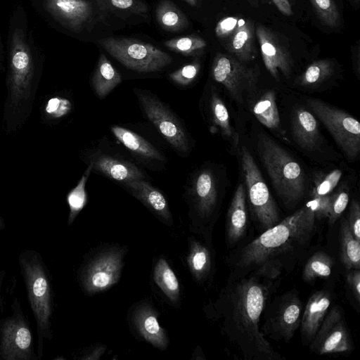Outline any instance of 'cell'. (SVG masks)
I'll return each mask as SVG.
<instances>
[{
    "label": "cell",
    "mask_w": 360,
    "mask_h": 360,
    "mask_svg": "<svg viewBox=\"0 0 360 360\" xmlns=\"http://www.w3.org/2000/svg\"><path fill=\"white\" fill-rule=\"evenodd\" d=\"M266 280L252 273L231 272L217 300L205 309L219 323L221 333L245 360L282 359L260 331L271 288Z\"/></svg>",
    "instance_id": "obj_1"
},
{
    "label": "cell",
    "mask_w": 360,
    "mask_h": 360,
    "mask_svg": "<svg viewBox=\"0 0 360 360\" xmlns=\"http://www.w3.org/2000/svg\"><path fill=\"white\" fill-rule=\"evenodd\" d=\"M314 212L306 205L264 231L229 259L232 272L252 273L271 281L293 268L316 231Z\"/></svg>",
    "instance_id": "obj_2"
},
{
    "label": "cell",
    "mask_w": 360,
    "mask_h": 360,
    "mask_svg": "<svg viewBox=\"0 0 360 360\" xmlns=\"http://www.w3.org/2000/svg\"><path fill=\"white\" fill-rule=\"evenodd\" d=\"M18 264L29 304L36 321L37 355L40 359L44 354V341L53 338V297L51 275L42 256L34 250L21 251Z\"/></svg>",
    "instance_id": "obj_3"
},
{
    "label": "cell",
    "mask_w": 360,
    "mask_h": 360,
    "mask_svg": "<svg viewBox=\"0 0 360 360\" xmlns=\"http://www.w3.org/2000/svg\"><path fill=\"white\" fill-rule=\"evenodd\" d=\"M45 7L64 27L92 42L127 27L97 0H45Z\"/></svg>",
    "instance_id": "obj_4"
},
{
    "label": "cell",
    "mask_w": 360,
    "mask_h": 360,
    "mask_svg": "<svg viewBox=\"0 0 360 360\" xmlns=\"http://www.w3.org/2000/svg\"><path fill=\"white\" fill-rule=\"evenodd\" d=\"M258 149L278 196L286 207H295L305 191V176L300 165L265 134L259 137Z\"/></svg>",
    "instance_id": "obj_5"
},
{
    "label": "cell",
    "mask_w": 360,
    "mask_h": 360,
    "mask_svg": "<svg viewBox=\"0 0 360 360\" xmlns=\"http://www.w3.org/2000/svg\"><path fill=\"white\" fill-rule=\"evenodd\" d=\"M127 247L104 245L90 252L77 271L78 283L87 295L105 291L120 279Z\"/></svg>",
    "instance_id": "obj_6"
},
{
    "label": "cell",
    "mask_w": 360,
    "mask_h": 360,
    "mask_svg": "<svg viewBox=\"0 0 360 360\" xmlns=\"http://www.w3.org/2000/svg\"><path fill=\"white\" fill-rule=\"evenodd\" d=\"M189 229L212 243V231L218 217L219 194L216 179L209 169L195 174L186 192Z\"/></svg>",
    "instance_id": "obj_7"
},
{
    "label": "cell",
    "mask_w": 360,
    "mask_h": 360,
    "mask_svg": "<svg viewBox=\"0 0 360 360\" xmlns=\"http://www.w3.org/2000/svg\"><path fill=\"white\" fill-rule=\"evenodd\" d=\"M127 68L139 72H154L173 62L170 54L139 39L110 35L95 42Z\"/></svg>",
    "instance_id": "obj_8"
},
{
    "label": "cell",
    "mask_w": 360,
    "mask_h": 360,
    "mask_svg": "<svg viewBox=\"0 0 360 360\" xmlns=\"http://www.w3.org/2000/svg\"><path fill=\"white\" fill-rule=\"evenodd\" d=\"M302 311L298 292L295 289L287 291L266 304L260 331L265 337L288 342L300 326Z\"/></svg>",
    "instance_id": "obj_9"
},
{
    "label": "cell",
    "mask_w": 360,
    "mask_h": 360,
    "mask_svg": "<svg viewBox=\"0 0 360 360\" xmlns=\"http://www.w3.org/2000/svg\"><path fill=\"white\" fill-rule=\"evenodd\" d=\"M241 166L250 207L259 229L265 231L280 222L276 202L249 150L243 147Z\"/></svg>",
    "instance_id": "obj_10"
},
{
    "label": "cell",
    "mask_w": 360,
    "mask_h": 360,
    "mask_svg": "<svg viewBox=\"0 0 360 360\" xmlns=\"http://www.w3.org/2000/svg\"><path fill=\"white\" fill-rule=\"evenodd\" d=\"M12 314L0 320V356L4 360H38L30 323L15 298Z\"/></svg>",
    "instance_id": "obj_11"
},
{
    "label": "cell",
    "mask_w": 360,
    "mask_h": 360,
    "mask_svg": "<svg viewBox=\"0 0 360 360\" xmlns=\"http://www.w3.org/2000/svg\"><path fill=\"white\" fill-rule=\"evenodd\" d=\"M309 107L328 129L345 156L354 160L360 151V124L346 112L323 101L309 98Z\"/></svg>",
    "instance_id": "obj_12"
},
{
    "label": "cell",
    "mask_w": 360,
    "mask_h": 360,
    "mask_svg": "<svg viewBox=\"0 0 360 360\" xmlns=\"http://www.w3.org/2000/svg\"><path fill=\"white\" fill-rule=\"evenodd\" d=\"M134 91L144 114L159 133L178 153H187L190 149L188 135L176 115L150 91Z\"/></svg>",
    "instance_id": "obj_13"
},
{
    "label": "cell",
    "mask_w": 360,
    "mask_h": 360,
    "mask_svg": "<svg viewBox=\"0 0 360 360\" xmlns=\"http://www.w3.org/2000/svg\"><path fill=\"white\" fill-rule=\"evenodd\" d=\"M212 78L228 90L240 103L244 97L253 93L257 82V73L234 56L217 53L211 68Z\"/></svg>",
    "instance_id": "obj_14"
},
{
    "label": "cell",
    "mask_w": 360,
    "mask_h": 360,
    "mask_svg": "<svg viewBox=\"0 0 360 360\" xmlns=\"http://www.w3.org/2000/svg\"><path fill=\"white\" fill-rule=\"evenodd\" d=\"M310 352L319 355L350 352L352 342L342 309L334 306L328 310L314 338Z\"/></svg>",
    "instance_id": "obj_15"
},
{
    "label": "cell",
    "mask_w": 360,
    "mask_h": 360,
    "mask_svg": "<svg viewBox=\"0 0 360 360\" xmlns=\"http://www.w3.org/2000/svg\"><path fill=\"white\" fill-rule=\"evenodd\" d=\"M10 48L11 89L13 101L18 102L28 96L34 71L32 53L21 30L13 32Z\"/></svg>",
    "instance_id": "obj_16"
},
{
    "label": "cell",
    "mask_w": 360,
    "mask_h": 360,
    "mask_svg": "<svg viewBox=\"0 0 360 360\" xmlns=\"http://www.w3.org/2000/svg\"><path fill=\"white\" fill-rule=\"evenodd\" d=\"M158 312L148 300L134 304L129 311V323L139 338L155 348L165 351L169 344L167 331L161 327Z\"/></svg>",
    "instance_id": "obj_17"
},
{
    "label": "cell",
    "mask_w": 360,
    "mask_h": 360,
    "mask_svg": "<svg viewBox=\"0 0 360 360\" xmlns=\"http://www.w3.org/2000/svg\"><path fill=\"white\" fill-rule=\"evenodd\" d=\"M262 59L266 70L276 79L281 72L288 77L292 70V62L290 54L281 39L271 29L259 25L255 28Z\"/></svg>",
    "instance_id": "obj_18"
},
{
    "label": "cell",
    "mask_w": 360,
    "mask_h": 360,
    "mask_svg": "<svg viewBox=\"0 0 360 360\" xmlns=\"http://www.w3.org/2000/svg\"><path fill=\"white\" fill-rule=\"evenodd\" d=\"M186 264L197 283L205 285L212 281L215 273V253L212 243L191 236Z\"/></svg>",
    "instance_id": "obj_19"
},
{
    "label": "cell",
    "mask_w": 360,
    "mask_h": 360,
    "mask_svg": "<svg viewBox=\"0 0 360 360\" xmlns=\"http://www.w3.org/2000/svg\"><path fill=\"white\" fill-rule=\"evenodd\" d=\"M332 295L326 290H316L309 297L300 322L301 340L309 345L317 333L332 302Z\"/></svg>",
    "instance_id": "obj_20"
},
{
    "label": "cell",
    "mask_w": 360,
    "mask_h": 360,
    "mask_svg": "<svg viewBox=\"0 0 360 360\" xmlns=\"http://www.w3.org/2000/svg\"><path fill=\"white\" fill-rule=\"evenodd\" d=\"M124 187L143 204L161 222L172 227L174 220L164 195L144 179L123 182Z\"/></svg>",
    "instance_id": "obj_21"
},
{
    "label": "cell",
    "mask_w": 360,
    "mask_h": 360,
    "mask_svg": "<svg viewBox=\"0 0 360 360\" xmlns=\"http://www.w3.org/2000/svg\"><path fill=\"white\" fill-rule=\"evenodd\" d=\"M248 226L246 191L240 184L229 205L226 223L225 238L229 248L236 246L244 237Z\"/></svg>",
    "instance_id": "obj_22"
},
{
    "label": "cell",
    "mask_w": 360,
    "mask_h": 360,
    "mask_svg": "<svg viewBox=\"0 0 360 360\" xmlns=\"http://www.w3.org/2000/svg\"><path fill=\"white\" fill-rule=\"evenodd\" d=\"M90 162L92 164V170L122 183L145 179L144 173L134 163L106 154H94Z\"/></svg>",
    "instance_id": "obj_23"
},
{
    "label": "cell",
    "mask_w": 360,
    "mask_h": 360,
    "mask_svg": "<svg viewBox=\"0 0 360 360\" xmlns=\"http://www.w3.org/2000/svg\"><path fill=\"white\" fill-rule=\"evenodd\" d=\"M127 27L151 20L150 8L146 0H97Z\"/></svg>",
    "instance_id": "obj_24"
},
{
    "label": "cell",
    "mask_w": 360,
    "mask_h": 360,
    "mask_svg": "<svg viewBox=\"0 0 360 360\" xmlns=\"http://www.w3.org/2000/svg\"><path fill=\"white\" fill-rule=\"evenodd\" d=\"M255 27L251 20L239 19L235 32L226 41V49L235 58L245 63L257 56L255 44Z\"/></svg>",
    "instance_id": "obj_25"
},
{
    "label": "cell",
    "mask_w": 360,
    "mask_h": 360,
    "mask_svg": "<svg viewBox=\"0 0 360 360\" xmlns=\"http://www.w3.org/2000/svg\"><path fill=\"white\" fill-rule=\"evenodd\" d=\"M291 129L302 148L312 150L316 147L319 140L318 123L310 112L304 108L296 109L292 115Z\"/></svg>",
    "instance_id": "obj_26"
},
{
    "label": "cell",
    "mask_w": 360,
    "mask_h": 360,
    "mask_svg": "<svg viewBox=\"0 0 360 360\" xmlns=\"http://www.w3.org/2000/svg\"><path fill=\"white\" fill-rule=\"evenodd\" d=\"M209 114L216 130L233 148H237L239 143L238 134L231 124L229 113L224 101L214 90H212L210 96Z\"/></svg>",
    "instance_id": "obj_27"
},
{
    "label": "cell",
    "mask_w": 360,
    "mask_h": 360,
    "mask_svg": "<svg viewBox=\"0 0 360 360\" xmlns=\"http://www.w3.org/2000/svg\"><path fill=\"white\" fill-rule=\"evenodd\" d=\"M155 16L160 27L168 32H182L190 26L186 13L172 0H160L155 7Z\"/></svg>",
    "instance_id": "obj_28"
},
{
    "label": "cell",
    "mask_w": 360,
    "mask_h": 360,
    "mask_svg": "<svg viewBox=\"0 0 360 360\" xmlns=\"http://www.w3.org/2000/svg\"><path fill=\"white\" fill-rule=\"evenodd\" d=\"M111 131L115 138L135 155L152 161H165L164 156L150 142L124 127L114 125Z\"/></svg>",
    "instance_id": "obj_29"
},
{
    "label": "cell",
    "mask_w": 360,
    "mask_h": 360,
    "mask_svg": "<svg viewBox=\"0 0 360 360\" xmlns=\"http://www.w3.org/2000/svg\"><path fill=\"white\" fill-rule=\"evenodd\" d=\"M122 82V77L103 53H100L91 79L92 88L100 98H105Z\"/></svg>",
    "instance_id": "obj_30"
},
{
    "label": "cell",
    "mask_w": 360,
    "mask_h": 360,
    "mask_svg": "<svg viewBox=\"0 0 360 360\" xmlns=\"http://www.w3.org/2000/svg\"><path fill=\"white\" fill-rule=\"evenodd\" d=\"M153 278L170 303L177 307L180 302V286L176 274L167 261L160 257L153 268Z\"/></svg>",
    "instance_id": "obj_31"
},
{
    "label": "cell",
    "mask_w": 360,
    "mask_h": 360,
    "mask_svg": "<svg viewBox=\"0 0 360 360\" xmlns=\"http://www.w3.org/2000/svg\"><path fill=\"white\" fill-rule=\"evenodd\" d=\"M340 259L347 270L360 269V240L355 238L347 219L340 226Z\"/></svg>",
    "instance_id": "obj_32"
},
{
    "label": "cell",
    "mask_w": 360,
    "mask_h": 360,
    "mask_svg": "<svg viewBox=\"0 0 360 360\" xmlns=\"http://www.w3.org/2000/svg\"><path fill=\"white\" fill-rule=\"evenodd\" d=\"M252 112L257 120L266 127L274 130L279 128L281 119L276 94L273 90H268L262 94L255 103Z\"/></svg>",
    "instance_id": "obj_33"
},
{
    "label": "cell",
    "mask_w": 360,
    "mask_h": 360,
    "mask_svg": "<svg viewBox=\"0 0 360 360\" xmlns=\"http://www.w3.org/2000/svg\"><path fill=\"white\" fill-rule=\"evenodd\" d=\"M163 45L171 51L184 56H198L204 53L207 46L202 37L194 34L167 39Z\"/></svg>",
    "instance_id": "obj_34"
},
{
    "label": "cell",
    "mask_w": 360,
    "mask_h": 360,
    "mask_svg": "<svg viewBox=\"0 0 360 360\" xmlns=\"http://www.w3.org/2000/svg\"><path fill=\"white\" fill-rule=\"evenodd\" d=\"M333 265V259L328 254L323 251L314 252L304 266L302 279L311 283L318 278H327L330 275Z\"/></svg>",
    "instance_id": "obj_35"
},
{
    "label": "cell",
    "mask_w": 360,
    "mask_h": 360,
    "mask_svg": "<svg viewBox=\"0 0 360 360\" xmlns=\"http://www.w3.org/2000/svg\"><path fill=\"white\" fill-rule=\"evenodd\" d=\"M334 72L332 60L322 59L310 64L297 78V83L303 86H314L330 77Z\"/></svg>",
    "instance_id": "obj_36"
},
{
    "label": "cell",
    "mask_w": 360,
    "mask_h": 360,
    "mask_svg": "<svg viewBox=\"0 0 360 360\" xmlns=\"http://www.w3.org/2000/svg\"><path fill=\"white\" fill-rule=\"evenodd\" d=\"M92 171V164L89 162L77 185L68 193L67 201L70 212L68 224L71 225L79 212L83 209L87 202V195L85 190L86 183Z\"/></svg>",
    "instance_id": "obj_37"
},
{
    "label": "cell",
    "mask_w": 360,
    "mask_h": 360,
    "mask_svg": "<svg viewBox=\"0 0 360 360\" xmlns=\"http://www.w3.org/2000/svg\"><path fill=\"white\" fill-rule=\"evenodd\" d=\"M320 20L330 27L340 25L339 10L333 0H310Z\"/></svg>",
    "instance_id": "obj_38"
},
{
    "label": "cell",
    "mask_w": 360,
    "mask_h": 360,
    "mask_svg": "<svg viewBox=\"0 0 360 360\" xmlns=\"http://www.w3.org/2000/svg\"><path fill=\"white\" fill-rule=\"evenodd\" d=\"M200 63L195 60L169 74V79L174 83L185 86L190 85L198 77L200 70Z\"/></svg>",
    "instance_id": "obj_39"
},
{
    "label": "cell",
    "mask_w": 360,
    "mask_h": 360,
    "mask_svg": "<svg viewBox=\"0 0 360 360\" xmlns=\"http://www.w3.org/2000/svg\"><path fill=\"white\" fill-rule=\"evenodd\" d=\"M342 172L336 169L330 172L321 175L314 181L312 190V196H321L329 195L340 181Z\"/></svg>",
    "instance_id": "obj_40"
},
{
    "label": "cell",
    "mask_w": 360,
    "mask_h": 360,
    "mask_svg": "<svg viewBox=\"0 0 360 360\" xmlns=\"http://www.w3.org/2000/svg\"><path fill=\"white\" fill-rule=\"evenodd\" d=\"M349 195L346 188H340L335 194L330 195V207L328 217V223L333 225L346 209Z\"/></svg>",
    "instance_id": "obj_41"
},
{
    "label": "cell",
    "mask_w": 360,
    "mask_h": 360,
    "mask_svg": "<svg viewBox=\"0 0 360 360\" xmlns=\"http://www.w3.org/2000/svg\"><path fill=\"white\" fill-rule=\"evenodd\" d=\"M314 213L318 220L328 217L330 207V195L312 196L306 203Z\"/></svg>",
    "instance_id": "obj_42"
},
{
    "label": "cell",
    "mask_w": 360,
    "mask_h": 360,
    "mask_svg": "<svg viewBox=\"0 0 360 360\" xmlns=\"http://www.w3.org/2000/svg\"><path fill=\"white\" fill-rule=\"evenodd\" d=\"M71 110L70 102L64 98L53 97L49 100L45 110L53 118H60L68 114Z\"/></svg>",
    "instance_id": "obj_43"
},
{
    "label": "cell",
    "mask_w": 360,
    "mask_h": 360,
    "mask_svg": "<svg viewBox=\"0 0 360 360\" xmlns=\"http://www.w3.org/2000/svg\"><path fill=\"white\" fill-rule=\"evenodd\" d=\"M239 19L235 17H226L221 19L215 27V34L221 41H226L236 30Z\"/></svg>",
    "instance_id": "obj_44"
},
{
    "label": "cell",
    "mask_w": 360,
    "mask_h": 360,
    "mask_svg": "<svg viewBox=\"0 0 360 360\" xmlns=\"http://www.w3.org/2000/svg\"><path fill=\"white\" fill-rule=\"evenodd\" d=\"M347 220L354 236L360 240V207L358 201H352Z\"/></svg>",
    "instance_id": "obj_45"
},
{
    "label": "cell",
    "mask_w": 360,
    "mask_h": 360,
    "mask_svg": "<svg viewBox=\"0 0 360 360\" xmlns=\"http://www.w3.org/2000/svg\"><path fill=\"white\" fill-rule=\"evenodd\" d=\"M346 275L347 283L354 298L360 301V269L347 270Z\"/></svg>",
    "instance_id": "obj_46"
},
{
    "label": "cell",
    "mask_w": 360,
    "mask_h": 360,
    "mask_svg": "<svg viewBox=\"0 0 360 360\" xmlns=\"http://www.w3.org/2000/svg\"><path fill=\"white\" fill-rule=\"evenodd\" d=\"M105 349V345L98 344L86 349L78 359L83 360H98L104 354Z\"/></svg>",
    "instance_id": "obj_47"
},
{
    "label": "cell",
    "mask_w": 360,
    "mask_h": 360,
    "mask_svg": "<svg viewBox=\"0 0 360 360\" xmlns=\"http://www.w3.org/2000/svg\"><path fill=\"white\" fill-rule=\"evenodd\" d=\"M276 8L284 15L292 14V8L288 0H271Z\"/></svg>",
    "instance_id": "obj_48"
},
{
    "label": "cell",
    "mask_w": 360,
    "mask_h": 360,
    "mask_svg": "<svg viewBox=\"0 0 360 360\" xmlns=\"http://www.w3.org/2000/svg\"><path fill=\"white\" fill-rule=\"evenodd\" d=\"M359 45L356 44L354 49L352 50V65L354 73L359 77L360 75V59H359Z\"/></svg>",
    "instance_id": "obj_49"
},
{
    "label": "cell",
    "mask_w": 360,
    "mask_h": 360,
    "mask_svg": "<svg viewBox=\"0 0 360 360\" xmlns=\"http://www.w3.org/2000/svg\"><path fill=\"white\" fill-rule=\"evenodd\" d=\"M6 271L2 269L0 271V311L3 309L4 297L2 295V288L6 277Z\"/></svg>",
    "instance_id": "obj_50"
},
{
    "label": "cell",
    "mask_w": 360,
    "mask_h": 360,
    "mask_svg": "<svg viewBox=\"0 0 360 360\" xmlns=\"http://www.w3.org/2000/svg\"><path fill=\"white\" fill-rule=\"evenodd\" d=\"M184 4L191 8H198L201 5L200 0H180Z\"/></svg>",
    "instance_id": "obj_51"
},
{
    "label": "cell",
    "mask_w": 360,
    "mask_h": 360,
    "mask_svg": "<svg viewBox=\"0 0 360 360\" xmlns=\"http://www.w3.org/2000/svg\"><path fill=\"white\" fill-rule=\"evenodd\" d=\"M6 226V224H5V222L4 221V219L1 218V217L0 216V230H2L5 228Z\"/></svg>",
    "instance_id": "obj_52"
},
{
    "label": "cell",
    "mask_w": 360,
    "mask_h": 360,
    "mask_svg": "<svg viewBox=\"0 0 360 360\" xmlns=\"http://www.w3.org/2000/svg\"><path fill=\"white\" fill-rule=\"evenodd\" d=\"M351 1H352L353 2V4H357L359 3V0H351Z\"/></svg>",
    "instance_id": "obj_53"
}]
</instances>
